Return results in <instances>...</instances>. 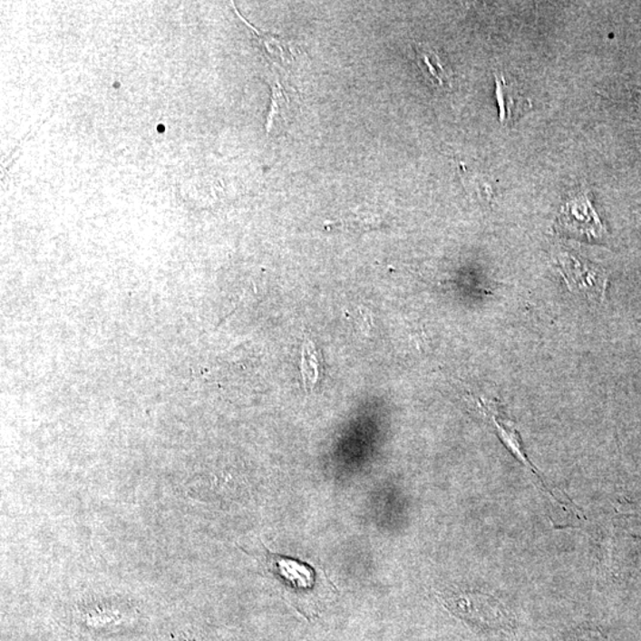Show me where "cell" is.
I'll list each match as a JSON object with an SVG mask.
<instances>
[{"mask_svg":"<svg viewBox=\"0 0 641 641\" xmlns=\"http://www.w3.org/2000/svg\"><path fill=\"white\" fill-rule=\"evenodd\" d=\"M558 264L571 293L582 295L592 301L601 302L605 298L608 276L604 268L567 252L558 255Z\"/></svg>","mask_w":641,"mask_h":641,"instance_id":"obj_1","label":"cell"},{"mask_svg":"<svg viewBox=\"0 0 641 641\" xmlns=\"http://www.w3.org/2000/svg\"><path fill=\"white\" fill-rule=\"evenodd\" d=\"M558 228L588 239H600L606 228L595 210L588 190H581L568 199L558 218Z\"/></svg>","mask_w":641,"mask_h":641,"instance_id":"obj_2","label":"cell"},{"mask_svg":"<svg viewBox=\"0 0 641 641\" xmlns=\"http://www.w3.org/2000/svg\"><path fill=\"white\" fill-rule=\"evenodd\" d=\"M414 57L418 68L430 86L433 88H451L452 73L444 63L442 56L432 45L417 44L414 45Z\"/></svg>","mask_w":641,"mask_h":641,"instance_id":"obj_3","label":"cell"},{"mask_svg":"<svg viewBox=\"0 0 641 641\" xmlns=\"http://www.w3.org/2000/svg\"><path fill=\"white\" fill-rule=\"evenodd\" d=\"M495 97L499 106L500 121L504 124H510L524 110L531 107V102L524 97L520 88L514 83L505 78L502 73L495 72Z\"/></svg>","mask_w":641,"mask_h":641,"instance_id":"obj_4","label":"cell"},{"mask_svg":"<svg viewBox=\"0 0 641 641\" xmlns=\"http://www.w3.org/2000/svg\"><path fill=\"white\" fill-rule=\"evenodd\" d=\"M267 563L271 573L277 576L280 581L293 587V589H308L313 585L314 574L312 568H306L296 560L280 556L268 555Z\"/></svg>","mask_w":641,"mask_h":641,"instance_id":"obj_5","label":"cell"},{"mask_svg":"<svg viewBox=\"0 0 641 641\" xmlns=\"http://www.w3.org/2000/svg\"><path fill=\"white\" fill-rule=\"evenodd\" d=\"M301 372L306 389L313 390L320 378V362L312 341L303 345Z\"/></svg>","mask_w":641,"mask_h":641,"instance_id":"obj_6","label":"cell"},{"mask_svg":"<svg viewBox=\"0 0 641 641\" xmlns=\"http://www.w3.org/2000/svg\"><path fill=\"white\" fill-rule=\"evenodd\" d=\"M284 107H287V98L286 93H284L283 88L280 87L278 83H275L272 87V102L270 113L267 115V131L270 132L272 125H274V121L276 117L283 113Z\"/></svg>","mask_w":641,"mask_h":641,"instance_id":"obj_7","label":"cell"},{"mask_svg":"<svg viewBox=\"0 0 641 641\" xmlns=\"http://www.w3.org/2000/svg\"><path fill=\"white\" fill-rule=\"evenodd\" d=\"M252 30L257 34V36L260 38V41L263 42L265 49H267L268 55H270L272 59L284 61L287 60V56L290 57V53L284 49L283 41L276 40V38L272 36H263V34L257 32L255 28H252Z\"/></svg>","mask_w":641,"mask_h":641,"instance_id":"obj_8","label":"cell"},{"mask_svg":"<svg viewBox=\"0 0 641 641\" xmlns=\"http://www.w3.org/2000/svg\"><path fill=\"white\" fill-rule=\"evenodd\" d=\"M345 225L356 229H372L377 228L380 225L378 215L372 213H359L353 215L345 221Z\"/></svg>","mask_w":641,"mask_h":641,"instance_id":"obj_9","label":"cell"},{"mask_svg":"<svg viewBox=\"0 0 641 641\" xmlns=\"http://www.w3.org/2000/svg\"><path fill=\"white\" fill-rule=\"evenodd\" d=\"M463 182L466 184V187L473 188L480 198L490 199V197H492V188H490V183L485 181L482 176L466 175Z\"/></svg>","mask_w":641,"mask_h":641,"instance_id":"obj_10","label":"cell"},{"mask_svg":"<svg viewBox=\"0 0 641 641\" xmlns=\"http://www.w3.org/2000/svg\"><path fill=\"white\" fill-rule=\"evenodd\" d=\"M353 321H354L356 328L363 334H366V335H368V334L372 332V328H374V317H372L371 313L368 312L366 308L356 309L354 316H353Z\"/></svg>","mask_w":641,"mask_h":641,"instance_id":"obj_11","label":"cell"}]
</instances>
